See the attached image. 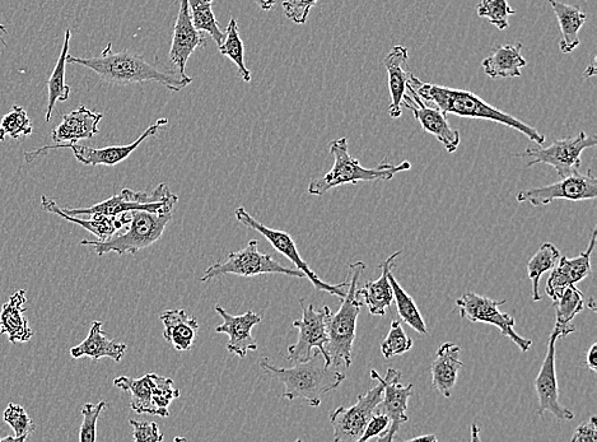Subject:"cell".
<instances>
[{"instance_id": "25", "label": "cell", "mask_w": 597, "mask_h": 442, "mask_svg": "<svg viewBox=\"0 0 597 442\" xmlns=\"http://www.w3.org/2000/svg\"><path fill=\"white\" fill-rule=\"evenodd\" d=\"M104 115L93 113L81 105L71 114L63 115V122L51 133L55 143H77L82 139H91L99 134V123Z\"/></svg>"}, {"instance_id": "1", "label": "cell", "mask_w": 597, "mask_h": 442, "mask_svg": "<svg viewBox=\"0 0 597 442\" xmlns=\"http://www.w3.org/2000/svg\"><path fill=\"white\" fill-rule=\"evenodd\" d=\"M67 64H78L91 69L111 85L128 86L157 82L171 91H180L193 82V78L189 76L148 63L141 55L129 51L115 53L111 43L102 50L100 57L76 58L68 54Z\"/></svg>"}, {"instance_id": "24", "label": "cell", "mask_w": 597, "mask_h": 442, "mask_svg": "<svg viewBox=\"0 0 597 442\" xmlns=\"http://www.w3.org/2000/svg\"><path fill=\"white\" fill-rule=\"evenodd\" d=\"M41 207H43L46 212L57 214V216L63 218L65 221L76 223V225L81 226L82 229L99 237V240L101 241L110 239L111 236H114L116 232L123 229V227H127L130 221H132L130 212L119 214V216L114 217L97 216L96 214V216H91V220H85V218H78L77 216H69V214L63 211V208L58 206L54 199L46 197V195L41 197Z\"/></svg>"}, {"instance_id": "45", "label": "cell", "mask_w": 597, "mask_h": 442, "mask_svg": "<svg viewBox=\"0 0 597 442\" xmlns=\"http://www.w3.org/2000/svg\"><path fill=\"white\" fill-rule=\"evenodd\" d=\"M133 427V440L137 442H160L165 439L155 422L129 421Z\"/></svg>"}, {"instance_id": "21", "label": "cell", "mask_w": 597, "mask_h": 442, "mask_svg": "<svg viewBox=\"0 0 597 442\" xmlns=\"http://www.w3.org/2000/svg\"><path fill=\"white\" fill-rule=\"evenodd\" d=\"M216 311L223 319V324L216 328V332L227 334L230 338V342L227 344L228 352L245 358L247 352L258 351V343L251 332L263 320L260 315L254 313L253 310H247L244 315L232 316L221 305H216Z\"/></svg>"}, {"instance_id": "4", "label": "cell", "mask_w": 597, "mask_h": 442, "mask_svg": "<svg viewBox=\"0 0 597 442\" xmlns=\"http://www.w3.org/2000/svg\"><path fill=\"white\" fill-rule=\"evenodd\" d=\"M329 151L334 157V165L323 178L311 181L309 193L315 197H323L329 190L345 184L365 183V181H389L400 172L412 169L409 161L401 162L400 165L387 164L382 162L375 169H366L357 158L349 153L347 138H338L330 142Z\"/></svg>"}, {"instance_id": "30", "label": "cell", "mask_w": 597, "mask_h": 442, "mask_svg": "<svg viewBox=\"0 0 597 442\" xmlns=\"http://www.w3.org/2000/svg\"><path fill=\"white\" fill-rule=\"evenodd\" d=\"M102 327H104L102 321H93L88 337L78 346L71 348V356L76 360L82 357H90L95 362L105 357L111 358L115 362L123 360L128 350L127 344L118 343L107 338L106 334L102 332Z\"/></svg>"}, {"instance_id": "20", "label": "cell", "mask_w": 597, "mask_h": 442, "mask_svg": "<svg viewBox=\"0 0 597 442\" xmlns=\"http://www.w3.org/2000/svg\"><path fill=\"white\" fill-rule=\"evenodd\" d=\"M207 43L203 32L194 27L191 20L189 0H180V11L174 27V36L170 49V59L176 71L186 76L185 69L194 51Z\"/></svg>"}, {"instance_id": "35", "label": "cell", "mask_w": 597, "mask_h": 442, "mask_svg": "<svg viewBox=\"0 0 597 442\" xmlns=\"http://www.w3.org/2000/svg\"><path fill=\"white\" fill-rule=\"evenodd\" d=\"M390 285L393 288V296L398 309V314L401 320L405 324H408L410 328H413L415 332L427 334V325L424 323L421 311H419L417 304H415L413 297L408 295V292L404 290L396 281L394 274L389 273Z\"/></svg>"}, {"instance_id": "34", "label": "cell", "mask_w": 597, "mask_h": 442, "mask_svg": "<svg viewBox=\"0 0 597 442\" xmlns=\"http://www.w3.org/2000/svg\"><path fill=\"white\" fill-rule=\"evenodd\" d=\"M71 39L72 32L68 29L65 31L62 53H60L57 65H55L54 71L51 73L48 81L49 101L48 110H46L45 115L46 122H50L51 114H53L55 104H57L58 101H67L69 99V95H71V87L65 83V68H67V57L69 54V43H71Z\"/></svg>"}, {"instance_id": "15", "label": "cell", "mask_w": 597, "mask_h": 442, "mask_svg": "<svg viewBox=\"0 0 597 442\" xmlns=\"http://www.w3.org/2000/svg\"><path fill=\"white\" fill-rule=\"evenodd\" d=\"M167 123H169V120L167 119L158 120V122L151 125V127H149L146 132H144L142 136L137 139V141L130 144H125V146L91 148L82 146V144L78 143H58L57 146H46L34 152H25L26 162H32L36 157L45 155V153H48L51 150H58V148H71L74 153V157L77 158V161L81 162V164L85 166L96 167L104 165L113 167L127 160V158L132 155V153L137 150V148L141 146L146 139L156 137L158 132H160V129L166 127Z\"/></svg>"}, {"instance_id": "53", "label": "cell", "mask_w": 597, "mask_h": 442, "mask_svg": "<svg viewBox=\"0 0 597 442\" xmlns=\"http://www.w3.org/2000/svg\"><path fill=\"white\" fill-rule=\"evenodd\" d=\"M471 430H473V434H471V440H473V441L479 440V436H478L479 428L477 425H475V423L473 426H471Z\"/></svg>"}, {"instance_id": "43", "label": "cell", "mask_w": 597, "mask_h": 442, "mask_svg": "<svg viewBox=\"0 0 597 442\" xmlns=\"http://www.w3.org/2000/svg\"><path fill=\"white\" fill-rule=\"evenodd\" d=\"M106 407L107 404L104 400H101V402L97 404L86 403L85 406H83V422L81 428H79V441L96 442L97 421H99L100 414L104 412Z\"/></svg>"}, {"instance_id": "33", "label": "cell", "mask_w": 597, "mask_h": 442, "mask_svg": "<svg viewBox=\"0 0 597 442\" xmlns=\"http://www.w3.org/2000/svg\"><path fill=\"white\" fill-rule=\"evenodd\" d=\"M549 4L561 27L562 40L559 41V50L563 54H571L581 43L578 32L585 25L587 15L580 7L558 2V0H549Z\"/></svg>"}, {"instance_id": "29", "label": "cell", "mask_w": 597, "mask_h": 442, "mask_svg": "<svg viewBox=\"0 0 597 442\" xmlns=\"http://www.w3.org/2000/svg\"><path fill=\"white\" fill-rule=\"evenodd\" d=\"M26 302V291L18 290L0 311V334H7L13 344L30 342L34 337V330L25 318Z\"/></svg>"}, {"instance_id": "7", "label": "cell", "mask_w": 597, "mask_h": 442, "mask_svg": "<svg viewBox=\"0 0 597 442\" xmlns=\"http://www.w3.org/2000/svg\"><path fill=\"white\" fill-rule=\"evenodd\" d=\"M114 385L130 394V408L138 414L170 417V404L180 397V390L174 388L172 379L163 378L153 372L142 376L141 379L120 376L114 380Z\"/></svg>"}, {"instance_id": "19", "label": "cell", "mask_w": 597, "mask_h": 442, "mask_svg": "<svg viewBox=\"0 0 597 442\" xmlns=\"http://www.w3.org/2000/svg\"><path fill=\"white\" fill-rule=\"evenodd\" d=\"M400 380V371L387 370L384 378V393H382V400L377 409L389 417L390 426L387 428L386 434L380 437V442L394 441L400 427L409 420L407 416L408 400L414 393V385L400 384Z\"/></svg>"}, {"instance_id": "17", "label": "cell", "mask_w": 597, "mask_h": 442, "mask_svg": "<svg viewBox=\"0 0 597 442\" xmlns=\"http://www.w3.org/2000/svg\"><path fill=\"white\" fill-rule=\"evenodd\" d=\"M557 334H550L547 356L540 367L538 376L535 379L536 394H538V416L543 417L545 413L553 414L559 421H572L575 414L567 407L559 403V389L557 371H555V343Z\"/></svg>"}, {"instance_id": "12", "label": "cell", "mask_w": 597, "mask_h": 442, "mask_svg": "<svg viewBox=\"0 0 597 442\" xmlns=\"http://www.w3.org/2000/svg\"><path fill=\"white\" fill-rule=\"evenodd\" d=\"M371 378L376 385L368 390L365 395H359L357 403L351 408L339 407L330 413V423L334 430L335 442H357L361 439L363 431L371 420L384 393V379L379 372L371 371Z\"/></svg>"}, {"instance_id": "41", "label": "cell", "mask_w": 597, "mask_h": 442, "mask_svg": "<svg viewBox=\"0 0 597 442\" xmlns=\"http://www.w3.org/2000/svg\"><path fill=\"white\" fill-rule=\"evenodd\" d=\"M413 341L404 332L400 321L393 320L390 325L389 334L384 342L381 343V352L385 358L404 355V353L412 350Z\"/></svg>"}, {"instance_id": "2", "label": "cell", "mask_w": 597, "mask_h": 442, "mask_svg": "<svg viewBox=\"0 0 597 442\" xmlns=\"http://www.w3.org/2000/svg\"><path fill=\"white\" fill-rule=\"evenodd\" d=\"M408 86L412 87L423 101L436 106L443 114H452L461 116V118L489 120V122L506 125V127L517 130V132L529 138L530 141L541 144V146L547 139L535 128L522 123L521 120L511 114L497 109L496 106L488 104L473 92L433 85V83H424L414 74L410 76Z\"/></svg>"}, {"instance_id": "49", "label": "cell", "mask_w": 597, "mask_h": 442, "mask_svg": "<svg viewBox=\"0 0 597 442\" xmlns=\"http://www.w3.org/2000/svg\"><path fill=\"white\" fill-rule=\"evenodd\" d=\"M263 11H270L274 7L275 0H254Z\"/></svg>"}, {"instance_id": "37", "label": "cell", "mask_w": 597, "mask_h": 442, "mask_svg": "<svg viewBox=\"0 0 597 442\" xmlns=\"http://www.w3.org/2000/svg\"><path fill=\"white\" fill-rule=\"evenodd\" d=\"M213 3L214 0H189V7L195 29L211 36L214 43L219 46L225 41L226 35L214 16Z\"/></svg>"}, {"instance_id": "38", "label": "cell", "mask_w": 597, "mask_h": 442, "mask_svg": "<svg viewBox=\"0 0 597 442\" xmlns=\"http://www.w3.org/2000/svg\"><path fill=\"white\" fill-rule=\"evenodd\" d=\"M225 35V41H223L222 45L218 46L219 53L235 63L242 79H244L246 83L251 82V72L245 65V45L242 43L236 18H231Z\"/></svg>"}, {"instance_id": "32", "label": "cell", "mask_w": 597, "mask_h": 442, "mask_svg": "<svg viewBox=\"0 0 597 442\" xmlns=\"http://www.w3.org/2000/svg\"><path fill=\"white\" fill-rule=\"evenodd\" d=\"M521 50V43L496 46L493 53L483 60L485 74L492 79L521 77V68L527 65Z\"/></svg>"}, {"instance_id": "44", "label": "cell", "mask_w": 597, "mask_h": 442, "mask_svg": "<svg viewBox=\"0 0 597 442\" xmlns=\"http://www.w3.org/2000/svg\"><path fill=\"white\" fill-rule=\"evenodd\" d=\"M317 0H284L282 7L288 20L305 25L309 18L311 8L316 6Z\"/></svg>"}, {"instance_id": "5", "label": "cell", "mask_w": 597, "mask_h": 442, "mask_svg": "<svg viewBox=\"0 0 597 442\" xmlns=\"http://www.w3.org/2000/svg\"><path fill=\"white\" fill-rule=\"evenodd\" d=\"M365 269L366 264L362 262L349 264L347 293L342 299L338 313H331L328 320L329 342L326 351L329 353L331 365L335 367L344 366L345 369H349L352 365L357 319L363 305L356 297V290Z\"/></svg>"}, {"instance_id": "47", "label": "cell", "mask_w": 597, "mask_h": 442, "mask_svg": "<svg viewBox=\"0 0 597 442\" xmlns=\"http://www.w3.org/2000/svg\"><path fill=\"white\" fill-rule=\"evenodd\" d=\"M597 418L592 416L589 421L578 426L573 435L572 442H596L597 441Z\"/></svg>"}, {"instance_id": "23", "label": "cell", "mask_w": 597, "mask_h": 442, "mask_svg": "<svg viewBox=\"0 0 597 442\" xmlns=\"http://www.w3.org/2000/svg\"><path fill=\"white\" fill-rule=\"evenodd\" d=\"M384 65L389 78V91L391 102L389 106L390 118L399 119L403 114L404 96L407 95V86L412 72L409 71V51L403 45H396L387 53Z\"/></svg>"}, {"instance_id": "13", "label": "cell", "mask_w": 597, "mask_h": 442, "mask_svg": "<svg viewBox=\"0 0 597 442\" xmlns=\"http://www.w3.org/2000/svg\"><path fill=\"white\" fill-rule=\"evenodd\" d=\"M235 216L237 221L241 222L247 229L259 232V234L263 235L265 239L272 244L273 248L277 250L278 253L284 255L288 260H291V262L296 265V269L305 274L306 278L315 286L317 291L328 292L330 295L339 297V299H344L345 293H347L345 288L348 287V282L345 281L339 283V285H329V283L324 282L323 279L312 271L309 264L302 259L300 253H298L295 240L292 239L291 235L284 231L269 229V227L264 226L263 223L256 221L244 207L237 208Z\"/></svg>"}, {"instance_id": "6", "label": "cell", "mask_w": 597, "mask_h": 442, "mask_svg": "<svg viewBox=\"0 0 597 442\" xmlns=\"http://www.w3.org/2000/svg\"><path fill=\"white\" fill-rule=\"evenodd\" d=\"M174 208L166 207L158 212L132 211V221L124 234L111 236L104 241L83 240L81 245L92 246L99 257L109 253L135 255L139 250L146 249L161 239L166 226L172 220Z\"/></svg>"}, {"instance_id": "27", "label": "cell", "mask_w": 597, "mask_h": 442, "mask_svg": "<svg viewBox=\"0 0 597 442\" xmlns=\"http://www.w3.org/2000/svg\"><path fill=\"white\" fill-rule=\"evenodd\" d=\"M460 351V347L455 343H443L438 348L437 356L433 361L431 367L432 386L443 398H451L457 376L464 367V362L460 360Z\"/></svg>"}, {"instance_id": "40", "label": "cell", "mask_w": 597, "mask_h": 442, "mask_svg": "<svg viewBox=\"0 0 597 442\" xmlns=\"http://www.w3.org/2000/svg\"><path fill=\"white\" fill-rule=\"evenodd\" d=\"M477 13L479 17L487 18L491 25L501 31L510 26L508 17L516 15L515 9L510 7L507 0H482L478 4Z\"/></svg>"}, {"instance_id": "28", "label": "cell", "mask_w": 597, "mask_h": 442, "mask_svg": "<svg viewBox=\"0 0 597 442\" xmlns=\"http://www.w3.org/2000/svg\"><path fill=\"white\" fill-rule=\"evenodd\" d=\"M400 254L401 250L396 251L384 263L380 264L381 276L379 279L367 282L361 290H356L357 299L368 307V311L373 316H384L386 310L393 304V288L390 285L389 273L393 268L395 259Z\"/></svg>"}, {"instance_id": "31", "label": "cell", "mask_w": 597, "mask_h": 442, "mask_svg": "<svg viewBox=\"0 0 597 442\" xmlns=\"http://www.w3.org/2000/svg\"><path fill=\"white\" fill-rule=\"evenodd\" d=\"M163 327V338L174 346L176 351L185 352L193 347L198 336L199 324L194 316L185 310H167L160 316Z\"/></svg>"}, {"instance_id": "11", "label": "cell", "mask_w": 597, "mask_h": 442, "mask_svg": "<svg viewBox=\"0 0 597 442\" xmlns=\"http://www.w3.org/2000/svg\"><path fill=\"white\" fill-rule=\"evenodd\" d=\"M596 144L595 137L581 132L576 137L557 139L549 147L539 144V147L527 148L519 157L527 158V167L552 166L558 172L559 179H562L580 170L582 152L595 148Z\"/></svg>"}, {"instance_id": "26", "label": "cell", "mask_w": 597, "mask_h": 442, "mask_svg": "<svg viewBox=\"0 0 597 442\" xmlns=\"http://www.w3.org/2000/svg\"><path fill=\"white\" fill-rule=\"evenodd\" d=\"M555 309V327L553 333L557 334L558 339L569 336L576 332L572 320L582 313L583 310L590 309L596 311L594 299L585 300L583 293L576 286H569L559 293L553 300Z\"/></svg>"}, {"instance_id": "22", "label": "cell", "mask_w": 597, "mask_h": 442, "mask_svg": "<svg viewBox=\"0 0 597 442\" xmlns=\"http://www.w3.org/2000/svg\"><path fill=\"white\" fill-rule=\"evenodd\" d=\"M596 246V229L592 230L589 248L583 251L576 258L561 257L559 262L552 269L547 285H545V292L550 299L555 300V297L561 293L564 288L569 286H576L577 283L590 276L592 273L591 255L594 253Z\"/></svg>"}, {"instance_id": "39", "label": "cell", "mask_w": 597, "mask_h": 442, "mask_svg": "<svg viewBox=\"0 0 597 442\" xmlns=\"http://www.w3.org/2000/svg\"><path fill=\"white\" fill-rule=\"evenodd\" d=\"M32 122L27 111L21 106H13L11 113L4 115L0 123V142L6 137L18 139L20 137H29L32 134Z\"/></svg>"}, {"instance_id": "51", "label": "cell", "mask_w": 597, "mask_h": 442, "mask_svg": "<svg viewBox=\"0 0 597 442\" xmlns=\"http://www.w3.org/2000/svg\"><path fill=\"white\" fill-rule=\"evenodd\" d=\"M594 76H596L595 59L592 60V63L589 65V67L586 68L585 73H583V77H585V78H591Z\"/></svg>"}, {"instance_id": "8", "label": "cell", "mask_w": 597, "mask_h": 442, "mask_svg": "<svg viewBox=\"0 0 597 442\" xmlns=\"http://www.w3.org/2000/svg\"><path fill=\"white\" fill-rule=\"evenodd\" d=\"M258 240H251L244 249L233 251L228 255L225 262H217L211 265L200 281L207 282L211 279H219L228 274H235L239 277H256L261 274H284V276L295 278H306L305 274L298 269L283 267L281 263L274 260L273 255L261 254Z\"/></svg>"}, {"instance_id": "48", "label": "cell", "mask_w": 597, "mask_h": 442, "mask_svg": "<svg viewBox=\"0 0 597 442\" xmlns=\"http://www.w3.org/2000/svg\"><path fill=\"white\" fill-rule=\"evenodd\" d=\"M585 365L589 367L592 372H597V344H592L589 352H587Z\"/></svg>"}, {"instance_id": "9", "label": "cell", "mask_w": 597, "mask_h": 442, "mask_svg": "<svg viewBox=\"0 0 597 442\" xmlns=\"http://www.w3.org/2000/svg\"><path fill=\"white\" fill-rule=\"evenodd\" d=\"M179 202V197L171 193L169 186L160 184L151 194L144 192H133L130 189H123L119 194L95 204L90 208H63V211L69 216H119V214L132 211L158 212L162 208L175 207Z\"/></svg>"}, {"instance_id": "10", "label": "cell", "mask_w": 597, "mask_h": 442, "mask_svg": "<svg viewBox=\"0 0 597 442\" xmlns=\"http://www.w3.org/2000/svg\"><path fill=\"white\" fill-rule=\"evenodd\" d=\"M302 318L293 321V327L298 330L295 344L288 347V361L292 364L310 360L312 350H317L324 356L326 365L331 366V361L326 346L329 342L328 320L331 315L329 306L316 310L312 304L300 300Z\"/></svg>"}, {"instance_id": "46", "label": "cell", "mask_w": 597, "mask_h": 442, "mask_svg": "<svg viewBox=\"0 0 597 442\" xmlns=\"http://www.w3.org/2000/svg\"><path fill=\"white\" fill-rule=\"evenodd\" d=\"M390 426L389 417L386 416L384 413H376L373 414L371 420L368 421L365 431H363V435L358 442H366L373 439V437H377L380 439L381 436L386 434L387 428Z\"/></svg>"}, {"instance_id": "52", "label": "cell", "mask_w": 597, "mask_h": 442, "mask_svg": "<svg viewBox=\"0 0 597 442\" xmlns=\"http://www.w3.org/2000/svg\"><path fill=\"white\" fill-rule=\"evenodd\" d=\"M7 34H8L7 27H6V26H4V25H2V23H0V41H2V44H3L4 46H8V45H7L6 41H4V40H3V37H2V36H3V35H7Z\"/></svg>"}, {"instance_id": "14", "label": "cell", "mask_w": 597, "mask_h": 442, "mask_svg": "<svg viewBox=\"0 0 597 442\" xmlns=\"http://www.w3.org/2000/svg\"><path fill=\"white\" fill-rule=\"evenodd\" d=\"M505 304L506 300L496 301L474 292L465 293L464 296L456 300V307L459 309L461 319L469 320L471 323L493 325L498 328L503 337L515 343L521 352H527L533 346V341L516 333L515 319L499 310V306Z\"/></svg>"}, {"instance_id": "16", "label": "cell", "mask_w": 597, "mask_h": 442, "mask_svg": "<svg viewBox=\"0 0 597 442\" xmlns=\"http://www.w3.org/2000/svg\"><path fill=\"white\" fill-rule=\"evenodd\" d=\"M596 197L597 179L594 172L589 170L586 174L576 172L547 186L521 190L516 200L519 203H530L531 206L540 208L558 199L583 202V200H594Z\"/></svg>"}, {"instance_id": "50", "label": "cell", "mask_w": 597, "mask_h": 442, "mask_svg": "<svg viewBox=\"0 0 597 442\" xmlns=\"http://www.w3.org/2000/svg\"><path fill=\"white\" fill-rule=\"evenodd\" d=\"M408 441L409 442H418V441L437 442L438 439L435 435H422V436L412 437V439H410Z\"/></svg>"}, {"instance_id": "3", "label": "cell", "mask_w": 597, "mask_h": 442, "mask_svg": "<svg viewBox=\"0 0 597 442\" xmlns=\"http://www.w3.org/2000/svg\"><path fill=\"white\" fill-rule=\"evenodd\" d=\"M260 367L265 374L284 385L283 399H288L289 402L305 399L311 407H319L321 398L338 389L345 380L342 372L333 369L334 365H326L324 356L317 350L310 360L297 362L288 369L273 365L269 358H263Z\"/></svg>"}, {"instance_id": "18", "label": "cell", "mask_w": 597, "mask_h": 442, "mask_svg": "<svg viewBox=\"0 0 597 442\" xmlns=\"http://www.w3.org/2000/svg\"><path fill=\"white\" fill-rule=\"evenodd\" d=\"M410 95H405L401 106L412 111L414 118L421 124L424 132L432 134L433 137L442 143L445 150L454 153L461 142L459 130L452 129L447 122L446 114H443L436 106H431L423 101L415 93L412 87L407 86Z\"/></svg>"}, {"instance_id": "42", "label": "cell", "mask_w": 597, "mask_h": 442, "mask_svg": "<svg viewBox=\"0 0 597 442\" xmlns=\"http://www.w3.org/2000/svg\"><path fill=\"white\" fill-rule=\"evenodd\" d=\"M3 420L8 426L13 428L15 436L22 442L27 440L32 432L35 431V423L20 404L9 403L3 414Z\"/></svg>"}, {"instance_id": "36", "label": "cell", "mask_w": 597, "mask_h": 442, "mask_svg": "<svg viewBox=\"0 0 597 442\" xmlns=\"http://www.w3.org/2000/svg\"><path fill=\"white\" fill-rule=\"evenodd\" d=\"M561 259V253L553 244L545 243L536 251L533 258L527 263V274L531 283H533V301L539 302L541 296L539 293V283L544 273L552 271Z\"/></svg>"}]
</instances>
